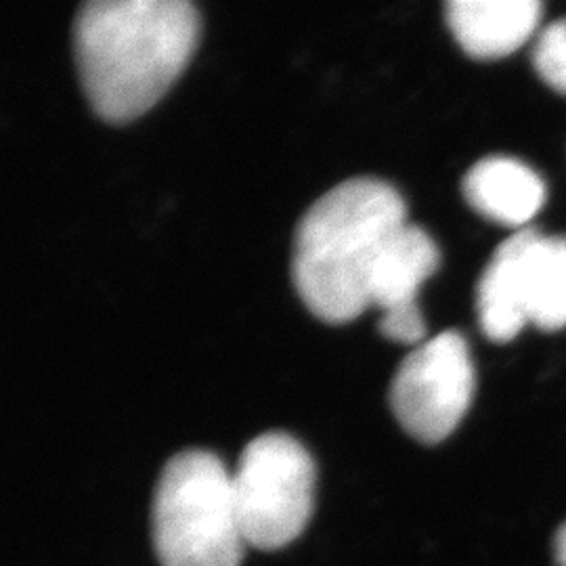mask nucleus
I'll return each mask as SVG.
<instances>
[{
	"mask_svg": "<svg viewBox=\"0 0 566 566\" xmlns=\"http://www.w3.org/2000/svg\"><path fill=\"white\" fill-rule=\"evenodd\" d=\"M198 9L187 0H91L74 23L82 86L103 120L139 118L193 55Z\"/></svg>",
	"mask_w": 566,
	"mask_h": 566,
	"instance_id": "1",
	"label": "nucleus"
},
{
	"mask_svg": "<svg viewBox=\"0 0 566 566\" xmlns=\"http://www.w3.org/2000/svg\"><path fill=\"white\" fill-rule=\"evenodd\" d=\"M407 223L403 198L390 182L359 177L313 203L296 229L292 277L308 311L327 324L357 319L367 277L386 238Z\"/></svg>",
	"mask_w": 566,
	"mask_h": 566,
	"instance_id": "2",
	"label": "nucleus"
},
{
	"mask_svg": "<svg viewBox=\"0 0 566 566\" xmlns=\"http://www.w3.org/2000/svg\"><path fill=\"white\" fill-rule=\"evenodd\" d=\"M154 546L163 566H240L245 549L233 479L221 458L189 449L164 465L154 495Z\"/></svg>",
	"mask_w": 566,
	"mask_h": 566,
	"instance_id": "3",
	"label": "nucleus"
},
{
	"mask_svg": "<svg viewBox=\"0 0 566 566\" xmlns=\"http://www.w3.org/2000/svg\"><path fill=\"white\" fill-rule=\"evenodd\" d=\"M233 497L245 544L280 549L308 525L317 472L311 453L285 432H264L243 449Z\"/></svg>",
	"mask_w": 566,
	"mask_h": 566,
	"instance_id": "4",
	"label": "nucleus"
},
{
	"mask_svg": "<svg viewBox=\"0 0 566 566\" xmlns=\"http://www.w3.org/2000/svg\"><path fill=\"white\" fill-rule=\"evenodd\" d=\"M474 385L468 343L460 332L449 329L405 357L390 385V407L407 434L434 446L464 420Z\"/></svg>",
	"mask_w": 566,
	"mask_h": 566,
	"instance_id": "5",
	"label": "nucleus"
},
{
	"mask_svg": "<svg viewBox=\"0 0 566 566\" xmlns=\"http://www.w3.org/2000/svg\"><path fill=\"white\" fill-rule=\"evenodd\" d=\"M544 4L537 0H451L447 25L474 60H502L537 36Z\"/></svg>",
	"mask_w": 566,
	"mask_h": 566,
	"instance_id": "6",
	"label": "nucleus"
},
{
	"mask_svg": "<svg viewBox=\"0 0 566 566\" xmlns=\"http://www.w3.org/2000/svg\"><path fill=\"white\" fill-rule=\"evenodd\" d=\"M462 193L472 210L486 221L526 229V223L544 208V179L525 163L493 156L474 164L465 172Z\"/></svg>",
	"mask_w": 566,
	"mask_h": 566,
	"instance_id": "7",
	"label": "nucleus"
},
{
	"mask_svg": "<svg viewBox=\"0 0 566 566\" xmlns=\"http://www.w3.org/2000/svg\"><path fill=\"white\" fill-rule=\"evenodd\" d=\"M434 240L418 224L403 223L382 243L367 277V303L382 313L418 306V292L439 269Z\"/></svg>",
	"mask_w": 566,
	"mask_h": 566,
	"instance_id": "8",
	"label": "nucleus"
},
{
	"mask_svg": "<svg viewBox=\"0 0 566 566\" xmlns=\"http://www.w3.org/2000/svg\"><path fill=\"white\" fill-rule=\"evenodd\" d=\"M535 229L526 227L502 243L476 287V313L486 338L510 343L528 324L525 298V263Z\"/></svg>",
	"mask_w": 566,
	"mask_h": 566,
	"instance_id": "9",
	"label": "nucleus"
},
{
	"mask_svg": "<svg viewBox=\"0 0 566 566\" xmlns=\"http://www.w3.org/2000/svg\"><path fill=\"white\" fill-rule=\"evenodd\" d=\"M528 324L556 332L566 327V235L547 238L535 229L526 252Z\"/></svg>",
	"mask_w": 566,
	"mask_h": 566,
	"instance_id": "10",
	"label": "nucleus"
},
{
	"mask_svg": "<svg viewBox=\"0 0 566 566\" xmlns=\"http://www.w3.org/2000/svg\"><path fill=\"white\" fill-rule=\"evenodd\" d=\"M531 60L539 78L556 93L566 95V18L539 30Z\"/></svg>",
	"mask_w": 566,
	"mask_h": 566,
	"instance_id": "11",
	"label": "nucleus"
},
{
	"mask_svg": "<svg viewBox=\"0 0 566 566\" xmlns=\"http://www.w3.org/2000/svg\"><path fill=\"white\" fill-rule=\"evenodd\" d=\"M380 332L392 343L420 346L424 343L426 336L424 317L420 306H405V308L382 313Z\"/></svg>",
	"mask_w": 566,
	"mask_h": 566,
	"instance_id": "12",
	"label": "nucleus"
},
{
	"mask_svg": "<svg viewBox=\"0 0 566 566\" xmlns=\"http://www.w3.org/2000/svg\"><path fill=\"white\" fill-rule=\"evenodd\" d=\"M556 560L558 565L566 566V525L556 533Z\"/></svg>",
	"mask_w": 566,
	"mask_h": 566,
	"instance_id": "13",
	"label": "nucleus"
}]
</instances>
